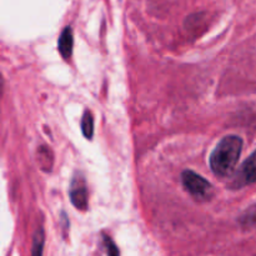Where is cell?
Wrapping results in <instances>:
<instances>
[{
	"instance_id": "2",
	"label": "cell",
	"mask_w": 256,
	"mask_h": 256,
	"mask_svg": "<svg viewBox=\"0 0 256 256\" xmlns=\"http://www.w3.org/2000/svg\"><path fill=\"white\" fill-rule=\"evenodd\" d=\"M182 182L185 190L198 202H209L214 195L212 184L202 175L192 170H185L182 174Z\"/></svg>"
},
{
	"instance_id": "8",
	"label": "cell",
	"mask_w": 256,
	"mask_h": 256,
	"mask_svg": "<svg viewBox=\"0 0 256 256\" xmlns=\"http://www.w3.org/2000/svg\"><path fill=\"white\" fill-rule=\"evenodd\" d=\"M42 245H44V232L42 230L35 234L34 242H32V255H40L42 252Z\"/></svg>"
},
{
	"instance_id": "1",
	"label": "cell",
	"mask_w": 256,
	"mask_h": 256,
	"mask_svg": "<svg viewBox=\"0 0 256 256\" xmlns=\"http://www.w3.org/2000/svg\"><path fill=\"white\" fill-rule=\"evenodd\" d=\"M242 150V138L228 135L222 138L210 155L209 164L212 172L218 176H229L236 168Z\"/></svg>"
},
{
	"instance_id": "4",
	"label": "cell",
	"mask_w": 256,
	"mask_h": 256,
	"mask_svg": "<svg viewBox=\"0 0 256 256\" xmlns=\"http://www.w3.org/2000/svg\"><path fill=\"white\" fill-rule=\"evenodd\" d=\"M249 184H256V150L245 160L235 176L236 186L242 188Z\"/></svg>"
},
{
	"instance_id": "3",
	"label": "cell",
	"mask_w": 256,
	"mask_h": 256,
	"mask_svg": "<svg viewBox=\"0 0 256 256\" xmlns=\"http://www.w3.org/2000/svg\"><path fill=\"white\" fill-rule=\"evenodd\" d=\"M70 199L74 206L79 210H86L88 208V188L82 175L76 174L70 184Z\"/></svg>"
},
{
	"instance_id": "5",
	"label": "cell",
	"mask_w": 256,
	"mask_h": 256,
	"mask_svg": "<svg viewBox=\"0 0 256 256\" xmlns=\"http://www.w3.org/2000/svg\"><path fill=\"white\" fill-rule=\"evenodd\" d=\"M72 44H74V36H72V29L70 26H66L62 32L58 42V48L59 52L65 60L70 59L72 54Z\"/></svg>"
},
{
	"instance_id": "6",
	"label": "cell",
	"mask_w": 256,
	"mask_h": 256,
	"mask_svg": "<svg viewBox=\"0 0 256 256\" xmlns=\"http://www.w3.org/2000/svg\"><path fill=\"white\" fill-rule=\"evenodd\" d=\"M82 130L86 139H92L94 135V118L89 110L84 112V116L82 119Z\"/></svg>"
},
{
	"instance_id": "7",
	"label": "cell",
	"mask_w": 256,
	"mask_h": 256,
	"mask_svg": "<svg viewBox=\"0 0 256 256\" xmlns=\"http://www.w3.org/2000/svg\"><path fill=\"white\" fill-rule=\"evenodd\" d=\"M240 222H242V226H256V205L249 208V209L240 216Z\"/></svg>"
},
{
	"instance_id": "9",
	"label": "cell",
	"mask_w": 256,
	"mask_h": 256,
	"mask_svg": "<svg viewBox=\"0 0 256 256\" xmlns=\"http://www.w3.org/2000/svg\"><path fill=\"white\" fill-rule=\"evenodd\" d=\"M104 244H105V248H106V252L109 255H118L119 254V250L116 249V246H115L114 242H112V239H109V238L105 236L104 238Z\"/></svg>"
}]
</instances>
